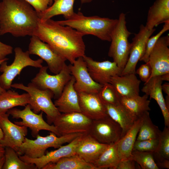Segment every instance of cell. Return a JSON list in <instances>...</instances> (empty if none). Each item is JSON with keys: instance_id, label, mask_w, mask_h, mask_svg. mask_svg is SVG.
I'll list each match as a JSON object with an SVG mask.
<instances>
[{"instance_id": "1", "label": "cell", "mask_w": 169, "mask_h": 169, "mask_svg": "<svg viewBox=\"0 0 169 169\" xmlns=\"http://www.w3.org/2000/svg\"><path fill=\"white\" fill-rule=\"evenodd\" d=\"M33 35L48 44L70 64L85 55L84 36L72 28L61 25L51 18L44 21L39 19Z\"/></svg>"}, {"instance_id": "2", "label": "cell", "mask_w": 169, "mask_h": 169, "mask_svg": "<svg viewBox=\"0 0 169 169\" xmlns=\"http://www.w3.org/2000/svg\"><path fill=\"white\" fill-rule=\"evenodd\" d=\"M39 19L37 12L24 0L0 2V35L9 33L17 37L32 36Z\"/></svg>"}, {"instance_id": "3", "label": "cell", "mask_w": 169, "mask_h": 169, "mask_svg": "<svg viewBox=\"0 0 169 169\" xmlns=\"http://www.w3.org/2000/svg\"><path fill=\"white\" fill-rule=\"evenodd\" d=\"M118 21V19L98 16H86L79 11L74 12L67 19L57 21L61 25L72 28L84 36L92 35L102 40L110 42L112 31Z\"/></svg>"}, {"instance_id": "4", "label": "cell", "mask_w": 169, "mask_h": 169, "mask_svg": "<svg viewBox=\"0 0 169 169\" xmlns=\"http://www.w3.org/2000/svg\"><path fill=\"white\" fill-rule=\"evenodd\" d=\"M84 133H74L58 136L51 132L46 136H41L38 134L34 140L25 137L20 147L18 155L19 156L24 155L32 158H40L45 155L48 148L52 147L58 148Z\"/></svg>"}, {"instance_id": "5", "label": "cell", "mask_w": 169, "mask_h": 169, "mask_svg": "<svg viewBox=\"0 0 169 169\" xmlns=\"http://www.w3.org/2000/svg\"><path fill=\"white\" fill-rule=\"evenodd\" d=\"M118 20L111 34V43L108 55L123 69L129 57L131 44L128 38L131 33L127 28L125 13H120Z\"/></svg>"}, {"instance_id": "6", "label": "cell", "mask_w": 169, "mask_h": 169, "mask_svg": "<svg viewBox=\"0 0 169 169\" xmlns=\"http://www.w3.org/2000/svg\"><path fill=\"white\" fill-rule=\"evenodd\" d=\"M11 87L24 90L29 95V104L33 111L38 114L40 111L46 115L47 123L51 125L61 114L52 101L54 98L53 92L49 90L39 89L31 82L27 86L22 83L12 84Z\"/></svg>"}, {"instance_id": "7", "label": "cell", "mask_w": 169, "mask_h": 169, "mask_svg": "<svg viewBox=\"0 0 169 169\" xmlns=\"http://www.w3.org/2000/svg\"><path fill=\"white\" fill-rule=\"evenodd\" d=\"M14 51L13 62L8 65L5 61L0 66V71L2 73L0 75V86L6 90L11 89L13 80L24 68L30 66L40 68L43 66V60L41 58L35 60L31 59L28 50L24 52L20 47H16Z\"/></svg>"}, {"instance_id": "8", "label": "cell", "mask_w": 169, "mask_h": 169, "mask_svg": "<svg viewBox=\"0 0 169 169\" xmlns=\"http://www.w3.org/2000/svg\"><path fill=\"white\" fill-rule=\"evenodd\" d=\"M48 66L40 68L38 72L31 80L36 87L43 90H49L53 93L56 99L61 95L65 86L72 77L68 65L65 64L58 74L51 75L47 72Z\"/></svg>"}, {"instance_id": "9", "label": "cell", "mask_w": 169, "mask_h": 169, "mask_svg": "<svg viewBox=\"0 0 169 169\" xmlns=\"http://www.w3.org/2000/svg\"><path fill=\"white\" fill-rule=\"evenodd\" d=\"M22 110L13 108L7 112L14 119H21L22 121H14L18 125L24 126L29 128L31 131V134L33 137H36L40 131L46 130L54 133L58 136L59 134L54 126L46 122L43 117V111L39 114L34 113L29 104Z\"/></svg>"}, {"instance_id": "10", "label": "cell", "mask_w": 169, "mask_h": 169, "mask_svg": "<svg viewBox=\"0 0 169 169\" xmlns=\"http://www.w3.org/2000/svg\"><path fill=\"white\" fill-rule=\"evenodd\" d=\"M92 120L80 112L62 113L53 122L60 136L77 133H88Z\"/></svg>"}, {"instance_id": "11", "label": "cell", "mask_w": 169, "mask_h": 169, "mask_svg": "<svg viewBox=\"0 0 169 169\" xmlns=\"http://www.w3.org/2000/svg\"><path fill=\"white\" fill-rule=\"evenodd\" d=\"M31 36L28 50L30 54L37 55L45 61L53 73H59L66 64V59L36 36Z\"/></svg>"}, {"instance_id": "12", "label": "cell", "mask_w": 169, "mask_h": 169, "mask_svg": "<svg viewBox=\"0 0 169 169\" xmlns=\"http://www.w3.org/2000/svg\"><path fill=\"white\" fill-rule=\"evenodd\" d=\"M122 132L120 126L108 115L92 120L88 133L98 142L110 144L117 142Z\"/></svg>"}, {"instance_id": "13", "label": "cell", "mask_w": 169, "mask_h": 169, "mask_svg": "<svg viewBox=\"0 0 169 169\" xmlns=\"http://www.w3.org/2000/svg\"><path fill=\"white\" fill-rule=\"evenodd\" d=\"M155 30V28L150 30L145 25H140L139 32L134 34L132 38L129 58L121 75L132 73L136 74L137 63L144 54L148 39Z\"/></svg>"}, {"instance_id": "14", "label": "cell", "mask_w": 169, "mask_h": 169, "mask_svg": "<svg viewBox=\"0 0 169 169\" xmlns=\"http://www.w3.org/2000/svg\"><path fill=\"white\" fill-rule=\"evenodd\" d=\"M68 66L71 74L75 79L74 87L77 93L99 92L103 85L96 82L92 79L83 57L78 58Z\"/></svg>"}, {"instance_id": "15", "label": "cell", "mask_w": 169, "mask_h": 169, "mask_svg": "<svg viewBox=\"0 0 169 169\" xmlns=\"http://www.w3.org/2000/svg\"><path fill=\"white\" fill-rule=\"evenodd\" d=\"M169 46L168 35L161 36L155 44L149 57L148 62L152 68L149 79L169 73Z\"/></svg>"}, {"instance_id": "16", "label": "cell", "mask_w": 169, "mask_h": 169, "mask_svg": "<svg viewBox=\"0 0 169 169\" xmlns=\"http://www.w3.org/2000/svg\"><path fill=\"white\" fill-rule=\"evenodd\" d=\"M9 115L7 113L0 114V126L3 134L0 145L13 149L18 154L20 147L27 135V127L11 122L8 118Z\"/></svg>"}, {"instance_id": "17", "label": "cell", "mask_w": 169, "mask_h": 169, "mask_svg": "<svg viewBox=\"0 0 169 169\" xmlns=\"http://www.w3.org/2000/svg\"><path fill=\"white\" fill-rule=\"evenodd\" d=\"M83 58L92 79L101 85L110 83L112 77L121 74L123 69L119 68L114 61L108 60L97 61L85 55Z\"/></svg>"}, {"instance_id": "18", "label": "cell", "mask_w": 169, "mask_h": 169, "mask_svg": "<svg viewBox=\"0 0 169 169\" xmlns=\"http://www.w3.org/2000/svg\"><path fill=\"white\" fill-rule=\"evenodd\" d=\"M84 134L76 137L67 145L62 146L56 150L48 151L40 158H32L24 155L19 156V157L23 161L34 164L38 169H42L49 163L55 162L62 158L76 154V147Z\"/></svg>"}, {"instance_id": "19", "label": "cell", "mask_w": 169, "mask_h": 169, "mask_svg": "<svg viewBox=\"0 0 169 169\" xmlns=\"http://www.w3.org/2000/svg\"><path fill=\"white\" fill-rule=\"evenodd\" d=\"M81 112L92 120L108 115L98 93H78Z\"/></svg>"}, {"instance_id": "20", "label": "cell", "mask_w": 169, "mask_h": 169, "mask_svg": "<svg viewBox=\"0 0 169 169\" xmlns=\"http://www.w3.org/2000/svg\"><path fill=\"white\" fill-rule=\"evenodd\" d=\"M109 145L101 143L85 133L76 147L75 154L86 162L93 164Z\"/></svg>"}, {"instance_id": "21", "label": "cell", "mask_w": 169, "mask_h": 169, "mask_svg": "<svg viewBox=\"0 0 169 169\" xmlns=\"http://www.w3.org/2000/svg\"><path fill=\"white\" fill-rule=\"evenodd\" d=\"M75 82V79L72 75L61 95L54 102L55 105L61 113L81 112L78 93L74 87Z\"/></svg>"}, {"instance_id": "22", "label": "cell", "mask_w": 169, "mask_h": 169, "mask_svg": "<svg viewBox=\"0 0 169 169\" xmlns=\"http://www.w3.org/2000/svg\"><path fill=\"white\" fill-rule=\"evenodd\" d=\"M141 81L135 74L112 77L110 82L120 96L129 97L139 95Z\"/></svg>"}, {"instance_id": "23", "label": "cell", "mask_w": 169, "mask_h": 169, "mask_svg": "<svg viewBox=\"0 0 169 169\" xmlns=\"http://www.w3.org/2000/svg\"><path fill=\"white\" fill-rule=\"evenodd\" d=\"M163 81L161 75L153 76L144 83L141 91L156 101L161 110L165 126L169 127V110L166 107L161 89Z\"/></svg>"}, {"instance_id": "24", "label": "cell", "mask_w": 169, "mask_h": 169, "mask_svg": "<svg viewBox=\"0 0 169 169\" xmlns=\"http://www.w3.org/2000/svg\"><path fill=\"white\" fill-rule=\"evenodd\" d=\"M142 121V116L135 121L131 128L117 142V150L121 160L131 159L133 147Z\"/></svg>"}, {"instance_id": "25", "label": "cell", "mask_w": 169, "mask_h": 169, "mask_svg": "<svg viewBox=\"0 0 169 169\" xmlns=\"http://www.w3.org/2000/svg\"><path fill=\"white\" fill-rule=\"evenodd\" d=\"M168 21L169 0H156L148 10L145 26L148 29H152Z\"/></svg>"}, {"instance_id": "26", "label": "cell", "mask_w": 169, "mask_h": 169, "mask_svg": "<svg viewBox=\"0 0 169 169\" xmlns=\"http://www.w3.org/2000/svg\"><path fill=\"white\" fill-rule=\"evenodd\" d=\"M149 96L145 94L142 96L139 95L125 97L120 96V103L136 120L141 117L146 111L151 110L149 107L150 101Z\"/></svg>"}, {"instance_id": "27", "label": "cell", "mask_w": 169, "mask_h": 169, "mask_svg": "<svg viewBox=\"0 0 169 169\" xmlns=\"http://www.w3.org/2000/svg\"><path fill=\"white\" fill-rule=\"evenodd\" d=\"M104 104L107 115L121 127L122 130L121 137L131 128L136 120L120 103L116 105L107 103Z\"/></svg>"}, {"instance_id": "28", "label": "cell", "mask_w": 169, "mask_h": 169, "mask_svg": "<svg viewBox=\"0 0 169 169\" xmlns=\"http://www.w3.org/2000/svg\"><path fill=\"white\" fill-rule=\"evenodd\" d=\"M75 0H53L52 4L44 11L38 13L39 19L44 21L55 16L63 15L66 19L74 13L73 9Z\"/></svg>"}, {"instance_id": "29", "label": "cell", "mask_w": 169, "mask_h": 169, "mask_svg": "<svg viewBox=\"0 0 169 169\" xmlns=\"http://www.w3.org/2000/svg\"><path fill=\"white\" fill-rule=\"evenodd\" d=\"M29 101V95L27 93L19 94L10 89L6 90L0 94V114L7 113L16 106H25Z\"/></svg>"}, {"instance_id": "30", "label": "cell", "mask_w": 169, "mask_h": 169, "mask_svg": "<svg viewBox=\"0 0 169 169\" xmlns=\"http://www.w3.org/2000/svg\"><path fill=\"white\" fill-rule=\"evenodd\" d=\"M42 169H98L93 164L86 162L79 156L62 158L55 162L49 163Z\"/></svg>"}, {"instance_id": "31", "label": "cell", "mask_w": 169, "mask_h": 169, "mask_svg": "<svg viewBox=\"0 0 169 169\" xmlns=\"http://www.w3.org/2000/svg\"><path fill=\"white\" fill-rule=\"evenodd\" d=\"M117 142L109 144L94 163L98 169H115L121 160L117 150Z\"/></svg>"}, {"instance_id": "32", "label": "cell", "mask_w": 169, "mask_h": 169, "mask_svg": "<svg viewBox=\"0 0 169 169\" xmlns=\"http://www.w3.org/2000/svg\"><path fill=\"white\" fill-rule=\"evenodd\" d=\"M142 117V123L136 140L140 141L159 138L161 131L152 122L149 112H145Z\"/></svg>"}, {"instance_id": "33", "label": "cell", "mask_w": 169, "mask_h": 169, "mask_svg": "<svg viewBox=\"0 0 169 169\" xmlns=\"http://www.w3.org/2000/svg\"><path fill=\"white\" fill-rule=\"evenodd\" d=\"M4 147L5 161L3 169H38L34 164L28 163L21 160L13 149L8 147Z\"/></svg>"}, {"instance_id": "34", "label": "cell", "mask_w": 169, "mask_h": 169, "mask_svg": "<svg viewBox=\"0 0 169 169\" xmlns=\"http://www.w3.org/2000/svg\"><path fill=\"white\" fill-rule=\"evenodd\" d=\"M131 159L142 169H159L154 158L153 153L132 151Z\"/></svg>"}, {"instance_id": "35", "label": "cell", "mask_w": 169, "mask_h": 169, "mask_svg": "<svg viewBox=\"0 0 169 169\" xmlns=\"http://www.w3.org/2000/svg\"><path fill=\"white\" fill-rule=\"evenodd\" d=\"M98 95L104 103L116 105L120 103V96L113 86L110 83L103 85L98 93Z\"/></svg>"}, {"instance_id": "36", "label": "cell", "mask_w": 169, "mask_h": 169, "mask_svg": "<svg viewBox=\"0 0 169 169\" xmlns=\"http://www.w3.org/2000/svg\"><path fill=\"white\" fill-rule=\"evenodd\" d=\"M159 139L158 148L156 151L154 153L169 160V127L165 126Z\"/></svg>"}, {"instance_id": "37", "label": "cell", "mask_w": 169, "mask_h": 169, "mask_svg": "<svg viewBox=\"0 0 169 169\" xmlns=\"http://www.w3.org/2000/svg\"><path fill=\"white\" fill-rule=\"evenodd\" d=\"M159 142V138L140 141L136 140L133 151L155 152L157 150Z\"/></svg>"}, {"instance_id": "38", "label": "cell", "mask_w": 169, "mask_h": 169, "mask_svg": "<svg viewBox=\"0 0 169 169\" xmlns=\"http://www.w3.org/2000/svg\"><path fill=\"white\" fill-rule=\"evenodd\" d=\"M164 23L163 28L158 33L154 36H151L148 39L144 54L140 61H143L145 63L148 62L150 52L156 41L164 33L169 29V21Z\"/></svg>"}, {"instance_id": "39", "label": "cell", "mask_w": 169, "mask_h": 169, "mask_svg": "<svg viewBox=\"0 0 169 169\" xmlns=\"http://www.w3.org/2000/svg\"><path fill=\"white\" fill-rule=\"evenodd\" d=\"M152 72V68L149 63L147 62L141 65L136 71L141 80L145 83L149 79Z\"/></svg>"}, {"instance_id": "40", "label": "cell", "mask_w": 169, "mask_h": 169, "mask_svg": "<svg viewBox=\"0 0 169 169\" xmlns=\"http://www.w3.org/2000/svg\"><path fill=\"white\" fill-rule=\"evenodd\" d=\"M32 6L38 13L45 11L49 6V0H24Z\"/></svg>"}, {"instance_id": "41", "label": "cell", "mask_w": 169, "mask_h": 169, "mask_svg": "<svg viewBox=\"0 0 169 169\" xmlns=\"http://www.w3.org/2000/svg\"><path fill=\"white\" fill-rule=\"evenodd\" d=\"M136 162L132 159L121 160L115 169H141L136 165Z\"/></svg>"}, {"instance_id": "42", "label": "cell", "mask_w": 169, "mask_h": 169, "mask_svg": "<svg viewBox=\"0 0 169 169\" xmlns=\"http://www.w3.org/2000/svg\"><path fill=\"white\" fill-rule=\"evenodd\" d=\"M155 161L159 169L169 168V160L158 155L155 153H153Z\"/></svg>"}, {"instance_id": "43", "label": "cell", "mask_w": 169, "mask_h": 169, "mask_svg": "<svg viewBox=\"0 0 169 169\" xmlns=\"http://www.w3.org/2000/svg\"><path fill=\"white\" fill-rule=\"evenodd\" d=\"M13 51L12 46L0 41V59H4L7 56L12 54Z\"/></svg>"}, {"instance_id": "44", "label": "cell", "mask_w": 169, "mask_h": 169, "mask_svg": "<svg viewBox=\"0 0 169 169\" xmlns=\"http://www.w3.org/2000/svg\"><path fill=\"white\" fill-rule=\"evenodd\" d=\"M161 89L166 95L169 96V83L166 82L161 85Z\"/></svg>"}, {"instance_id": "45", "label": "cell", "mask_w": 169, "mask_h": 169, "mask_svg": "<svg viewBox=\"0 0 169 169\" xmlns=\"http://www.w3.org/2000/svg\"><path fill=\"white\" fill-rule=\"evenodd\" d=\"M163 81H169V73H166L161 75Z\"/></svg>"}, {"instance_id": "46", "label": "cell", "mask_w": 169, "mask_h": 169, "mask_svg": "<svg viewBox=\"0 0 169 169\" xmlns=\"http://www.w3.org/2000/svg\"><path fill=\"white\" fill-rule=\"evenodd\" d=\"M5 158L4 155L0 157V169H3L5 163Z\"/></svg>"}, {"instance_id": "47", "label": "cell", "mask_w": 169, "mask_h": 169, "mask_svg": "<svg viewBox=\"0 0 169 169\" xmlns=\"http://www.w3.org/2000/svg\"><path fill=\"white\" fill-rule=\"evenodd\" d=\"M165 102L167 109L169 110V96L167 95L166 96Z\"/></svg>"}, {"instance_id": "48", "label": "cell", "mask_w": 169, "mask_h": 169, "mask_svg": "<svg viewBox=\"0 0 169 169\" xmlns=\"http://www.w3.org/2000/svg\"><path fill=\"white\" fill-rule=\"evenodd\" d=\"M8 59V58H5L4 59H0V66L1 64L4 61H7ZM6 90H5L3 89L0 86V94L2 93L3 92H4Z\"/></svg>"}, {"instance_id": "49", "label": "cell", "mask_w": 169, "mask_h": 169, "mask_svg": "<svg viewBox=\"0 0 169 169\" xmlns=\"http://www.w3.org/2000/svg\"><path fill=\"white\" fill-rule=\"evenodd\" d=\"M5 147L0 144V157L4 155Z\"/></svg>"}, {"instance_id": "50", "label": "cell", "mask_w": 169, "mask_h": 169, "mask_svg": "<svg viewBox=\"0 0 169 169\" xmlns=\"http://www.w3.org/2000/svg\"><path fill=\"white\" fill-rule=\"evenodd\" d=\"M3 137V134L2 130L0 126V144Z\"/></svg>"}, {"instance_id": "51", "label": "cell", "mask_w": 169, "mask_h": 169, "mask_svg": "<svg viewBox=\"0 0 169 169\" xmlns=\"http://www.w3.org/2000/svg\"><path fill=\"white\" fill-rule=\"evenodd\" d=\"M92 0H81V2L82 4L89 3L91 2Z\"/></svg>"}, {"instance_id": "52", "label": "cell", "mask_w": 169, "mask_h": 169, "mask_svg": "<svg viewBox=\"0 0 169 169\" xmlns=\"http://www.w3.org/2000/svg\"><path fill=\"white\" fill-rule=\"evenodd\" d=\"M53 3V0H49V6H51Z\"/></svg>"}]
</instances>
